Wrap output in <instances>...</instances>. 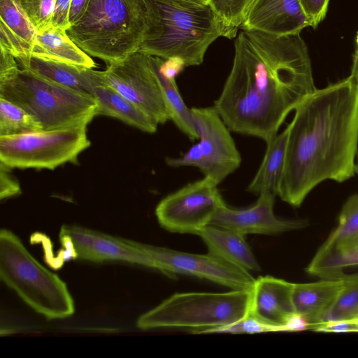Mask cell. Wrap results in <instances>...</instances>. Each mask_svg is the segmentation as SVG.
<instances>
[{
	"instance_id": "obj_1",
	"label": "cell",
	"mask_w": 358,
	"mask_h": 358,
	"mask_svg": "<svg viewBox=\"0 0 358 358\" xmlns=\"http://www.w3.org/2000/svg\"><path fill=\"white\" fill-rule=\"evenodd\" d=\"M316 90L308 48L299 34L242 30L230 73L214 107L236 133L265 142Z\"/></svg>"
},
{
	"instance_id": "obj_2",
	"label": "cell",
	"mask_w": 358,
	"mask_h": 358,
	"mask_svg": "<svg viewBox=\"0 0 358 358\" xmlns=\"http://www.w3.org/2000/svg\"><path fill=\"white\" fill-rule=\"evenodd\" d=\"M294 110L278 196L299 207L324 180L343 182L355 175L358 85L349 76L316 89Z\"/></svg>"
},
{
	"instance_id": "obj_3",
	"label": "cell",
	"mask_w": 358,
	"mask_h": 358,
	"mask_svg": "<svg viewBox=\"0 0 358 358\" xmlns=\"http://www.w3.org/2000/svg\"><path fill=\"white\" fill-rule=\"evenodd\" d=\"M144 1L147 29L138 51L145 55L164 59L178 57L186 66H199L215 40L237 36L238 29L227 25L209 4Z\"/></svg>"
},
{
	"instance_id": "obj_4",
	"label": "cell",
	"mask_w": 358,
	"mask_h": 358,
	"mask_svg": "<svg viewBox=\"0 0 358 358\" xmlns=\"http://www.w3.org/2000/svg\"><path fill=\"white\" fill-rule=\"evenodd\" d=\"M146 29L144 0H91L67 34L85 52L108 65L138 52Z\"/></svg>"
},
{
	"instance_id": "obj_5",
	"label": "cell",
	"mask_w": 358,
	"mask_h": 358,
	"mask_svg": "<svg viewBox=\"0 0 358 358\" xmlns=\"http://www.w3.org/2000/svg\"><path fill=\"white\" fill-rule=\"evenodd\" d=\"M0 279L48 320L64 319L75 312L66 284L38 262L7 229L0 231Z\"/></svg>"
},
{
	"instance_id": "obj_6",
	"label": "cell",
	"mask_w": 358,
	"mask_h": 358,
	"mask_svg": "<svg viewBox=\"0 0 358 358\" xmlns=\"http://www.w3.org/2000/svg\"><path fill=\"white\" fill-rule=\"evenodd\" d=\"M251 299L252 289L176 293L142 314L136 326L144 330L173 328L208 334L248 315Z\"/></svg>"
},
{
	"instance_id": "obj_7",
	"label": "cell",
	"mask_w": 358,
	"mask_h": 358,
	"mask_svg": "<svg viewBox=\"0 0 358 358\" xmlns=\"http://www.w3.org/2000/svg\"><path fill=\"white\" fill-rule=\"evenodd\" d=\"M0 96L32 115L43 130L87 125L97 115L94 97L40 78L20 68L0 82Z\"/></svg>"
},
{
	"instance_id": "obj_8",
	"label": "cell",
	"mask_w": 358,
	"mask_h": 358,
	"mask_svg": "<svg viewBox=\"0 0 358 358\" xmlns=\"http://www.w3.org/2000/svg\"><path fill=\"white\" fill-rule=\"evenodd\" d=\"M87 125L0 136V164L9 169L53 170L75 162L90 145Z\"/></svg>"
},
{
	"instance_id": "obj_9",
	"label": "cell",
	"mask_w": 358,
	"mask_h": 358,
	"mask_svg": "<svg viewBox=\"0 0 358 358\" xmlns=\"http://www.w3.org/2000/svg\"><path fill=\"white\" fill-rule=\"evenodd\" d=\"M191 112L199 141L182 155L166 158V162L171 167H196L219 185L239 167L240 152L214 106L192 108Z\"/></svg>"
},
{
	"instance_id": "obj_10",
	"label": "cell",
	"mask_w": 358,
	"mask_h": 358,
	"mask_svg": "<svg viewBox=\"0 0 358 358\" xmlns=\"http://www.w3.org/2000/svg\"><path fill=\"white\" fill-rule=\"evenodd\" d=\"M217 185L204 177L167 195L155 208L158 222L171 232L197 235L225 203Z\"/></svg>"
},
{
	"instance_id": "obj_11",
	"label": "cell",
	"mask_w": 358,
	"mask_h": 358,
	"mask_svg": "<svg viewBox=\"0 0 358 358\" xmlns=\"http://www.w3.org/2000/svg\"><path fill=\"white\" fill-rule=\"evenodd\" d=\"M148 257V268L172 277L186 275L205 279L231 289H252L255 278L241 269L210 253L199 255L178 251L133 241Z\"/></svg>"
},
{
	"instance_id": "obj_12",
	"label": "cell",
	"mask_w": 358,
	"mask_h": 358,
	"mask_svg": "<svg viewBox=\"0 0 358 358\" xmlns=\"http://www.w3.org/2000/svg\"><path fill=\"white\" fill-rule=\"evenodd\" d=\"M102 72L106 85L133 102L158 124L170 120L153 56L138 51L108 64Z\"/></svg>"
},
{
	"instance_id": "obj_13",
	"label": "cell",
	"mask_w": 358,
	"mask_h": 358,
	"mask_svg": "<svg viewBox=\"0 0 358 358\" xmlns=\"http://www.w3.org/2000/svg\"><path fill=\"white\" fill-rule=\"evenodd\" d=\"M59 239L67 257L94 262L121 261L148 268V257L131 240L76 225H63Z\"/></svg>"
},
{
	"instance_id": "obj_14",
	"label": "cell",
	"mask_w": 358,
	"mask_h": 358,
	"mask_svg": "<svg viewBox=\"0 0 358 358\" xmlns=\"http://www.w3.org/2000/svg\"><path fill=\"white\" fill-rule=\"evenodd\" d=\"M275 195L270 192L259 194L256 203L244 209L221 206L210 224L227 229L244 236L247 234L276 235L303 229L308 222L302 219L285 220L274 213Z\"/></svg>"
},
{
	"instance_id": "obj_15",
	"label": "cell",
	"mask_w": 358,
	"mask_h": 358,
	"mask_svg": "<svg viewBox=\"0 0 358 358\" xmlns=\"http://www.w3.org/2000/svg\"><path fill=\"white\" fill-rule=\"evenodd\" d=\"M293 287L294 283L271 275L255 279L250 314L275 327L278 331L306 329L304 323L295 313Z\"/></svg>"
},
{
	"instance_id": "obj_16",
	"label": "cell",
	"mask_w": 358,
	"mask_h": 358,
	"mask_svg": "<svg viewBox=\"0 0 358 358\" xmlns=\"http://www.w3.org/2000/svg\"><path fill=\"white\" fill-rule=\"evenodd\" d=\"M309 26L299 0H252L240 28L282 36L299 34Z\"/></svg>"
},
{
	"instance_id": "obj_17",
	"label": "cell",
	"mask_w": 358,
	"mask_h": 358,
	"mask_svg": "<svg viewBox=\"0 0 358 358\" xmlns=\"http://www.w3.org/2000/svg\"><path fill=\"white\" fill-rule=\"evenodd\" d=\"M343 287L341 277L294 283L292 301L295 313L303 322L306 329L315 331L325 323Z\"/></svg>"
},
{
	"instance_id": "obj_18",
	"label": "cell",
	"mask_w": 358,
	"mask_h": 358,
	"mask_svg": "<svg viewBox=\"0 0 358 358\" xmlns=\"http://www.w3.org/2000/svg\"><path fill=\"white\" fill-rule=\"evenodd\" d=\"M16 59L20 69L83 94L94 97V90L98 86L106 85L102 71L31 56Z\"/></svg>"
},
{
	"instance_id": "obj_19",
	"label": "cell",
	"mask_w": 358,
	"mask_h": 358,
	"mask_svg": "<svg viewBox=\"0 0 358 358\" xmlns=\"http://www.w3.org/2000/svg\"><path fill=\"white\" fill-rule=\"evenodd\" d=\"M37 31L19 0H0V48L15 58L30 56Z\"/></svg>"
},
{
	"instance_id": "obj_20",
	"label": "cell",
	"mask_w": 358,
	"mask_h": 358,
	"mask_svg": "<svg viewBox=\"0 0 358 358\" xmlns=\"http://www.w3.org/2000/svg\"><path fill=\"white\" fill-rule=\"evenodd\" d=\"M197 236L206 245L208 253L248 272L261 270L244 235L209 224Z\"/></svg>"
},
{
	"instance_id": "obj_21",
	"label": "cell",
	"mask_w": 358,
	"mask_h": 358,
	"mask_svg": "<svg viewBox=\"0 0 358 358\" xmlns=\"http://www.w3.org/2000/svg\"><path fill=\"white\" fill-rule=\"evenodd\" d=\"M30 56L87 69L96 66L91 57L72 41L66 30L52 25L37 31Z\"/></svg>"
},
{
	"instance_id": "obj_22",
	"label": "cell",
	"mask_w": 358,
	"mask_h": 358,
	"mask_svg": "<svg viewBox=\"0 0 358 358\" xmlns=\"http://www.w3.org/2000/svg\"><path fill=\"white\" fill-rule=\"evenodd\" d=\"M358 266V238L322 244L306 268L308 274L320 278H338L344 269Z\"/></svg>"
},
{
	"instance_id": "obj_23",
	"label": "cell",
	"mask_w": 358,
	"mask_h": 358,
	"mask_svg": "<svg viewBox=\"0 0 358 358\" xmlns=\"http://www.w3.org/2000/svg\"><path fill=\"white\" fill-rule=\"evenodd\" d=\"M97 103V115L117 118L124 123L147 133H155L158 123L133 102L108 85L94 90Z\"/></svg>"
},
{
	"instance_id": "obj_24",
	"label": "cell",
	"mask_w": 358,
	"mask_h": 358,
	"mask_svg": "<svg viewBox=\"0 0 358 358\" xmlns=\"http://www.w3.org/2000/svg\"><path fill=\"white\" fill-rule=\"evenodd\" d=\"M288 127L279 134L266 141V149L263 160L247 190L255 194L270 192L278 194L285 162Z\"/></svg>"
},
{
	"instance_id": "obj_25",
	"label": "cell",
	"mask_w": 358,
	"mask_h": 358,
	"mask_svg": "<svg viewBox=\"0 0 358 358\" xmlns=\"http://www.w3.org/2000/svg\"><path fill=\"white\" fill-rule=\"evenodd\" d=\"M155 69L161 85L170 120L190 140L199 138V134L191 109L185 103L177 87L176 80H169L159 71V57H154Z\"/></svg>"
},
{
	"instance_id": "obj_26",
	"label": "cell",
	"mask_w": 358,
	"mask_h": 358,
	"mask_svg": "<svg viewBox=\"0 0 358 358\" xmlns=\"http://www.w3.org/2000/svg\"><path fill=\"white\" fill-rule=\"evenodd\" d=\"M43 130L41 124L29 112L0 96V136Z\"/></svg>"
},
{
	"instance_id": "obj_27",
	"label": "cell",
	"mask_w": 358,
	"mask_h": 358,
	"mask_svg": "<svg viewBox=\"0 0 358 358\" xmlns=\"http://www.w3.org/2000/svg\"><path fill=\"white\" fill-rule=\"evenodd\" d=\"M341 278L343 289L324 324L350 321L358 313V273H345Z\"/></svg>"
},
{
	"instance_id": "obj_28",
	"label": "cell",
	"mask_w": 358,
	"mask_h": 358,
	"mask_svg": "<svg viewBox=\"0 0 358 358\" xmlns=\"http://www.w3.org/2000/svg\"><path fill=\"white\" fill-rule=\"evenodd\" d=\"M358 234V194L350 196L345 201L338 217L336 229L328 240L340 241L352 238Z\"/></svg>"
},
{
	"instance_id": "obj_29",
	"label": "cell",
	"mask_w": 358,
	"mask_h": 358,
	"mask_svg": "<svg viewBox=\"0 0 358 358\" xmlns=\"http://www.w3.org/2000/svg\"><path fill=\"white\" fill-rule=\"evenodd\" d=\"M252 1L208 0V4L227 25L238 29Z\"/></svg>"
},
{
	"instance_id": "obj_30",
	"label": "cell",
	"mask_w": 358,
	"mask_h": 358,
	"mask_svg": "<svg viewBox=\"0 0 358 358\" xmlns=\"http://www.w3.org/2000/svg\"><path fill=\"white\" fill-rule=\"evenodd\" d=\"M19 1L37 31L51 25L55 0H19Z\"/></svg>"
},
{
	"instance_id": "obj_31",
	"label": "cell",
	"mask_w": 358,
	"mask_h": 358,
	"mask_svg": "<svg viewBox=\"0 0 358 358\" xmlns=\"http://www.w3.org/2000/svg\"><path fill=\"white\" fill-rule=\"evenodd\" d=\"M271 331H278V330L275 327L270 325L249 314L245 317L229 325L211 330L208 334H255Z\"/></svg>"
},
{
	"instance_id": "obj_32",
	"label": "cell",
	"mask_w": 358,
	"mask_h": 358,
	"mask_svg": "<svg viewBox=\"0 0 358 358\" xmlns=\"http://www.w3.org/2000/svg\"><path fill=\"white\" fill-rule=\"evenodd\" d=\"M310 22V27L316 28L326 16L329 0H299Z\"/></svg>"
},
{
	"instance_id": "obj_33",
	"label": "cell",
	"mask_w": 358,
	"mask_h": 358,
	"mask_svg": "<svg viewBox=\"0 0 358 358\" xmlns=\"http://www.w3.org/2000/svg\"><path fill=\"white\" fill-rule=\"evenodd\" d=\"M10 169L0 164V199H7L21 193L19 183L10 174Z\"/></svg>"
},
{
	"instance_id": "obj_34",
	"label": "cell",
	"mask_w": 358,
	"mask_h": 358,
	"mask_svg": "<svg viewBox=\"0 0 358 358\" xmlns=\"http://www.w3.org/2000/svg\"><path fill=\"white\" fill-rule=\"evenodd\" d=\"M71 0H55L54 9L51 18V25L68 30L69 23V12Z\"/></svg>"
},
{
	"instance_id": "obj_35",
	"label": "cell",
	"mask_w": 358,
	"mask_h": 358,
	"mask_svg": "<svg viewBox=\"0 0 358 358\" xmlns=\"http://www.w3.org/2000/svg\"><path fill=\"white\" fill-rule=\"evenodd\" d=\"M0 82L15 75L20 70L16 58L9 52L0 48Z\"/></svg>"
},
{
	"instance_id": "obj_36",
	"label": "cell",
	"mask_w": 358,
	"mask_h": 358,
	"mask_svg": "<svg viewBox=\"0 0 358 358\" xmlns=\"http://www.w3.org/2000/svg\"><path fill=\"white\" fill-rule=\"evenodd\" d=\"M185 66L183 60L178 57L166 59L159 58V71L163 76L169 80H176L177 76Z\"/></svg>"
},
{
	"instance_id": "obj_37",
	"label": "cell",
	"mask_w": 358,
	"mask_h": 358,
	"mask_svg": "<svg viewBox=\"0 0 358 358\" xmlns=\"http://www.w3.org/2000/svg\"><path fill=\"white\" fill-rule=\"evenodd\" d=\"M91 0H71L69 12V23L73 25L86 12Z\"/></svg>"
},
{
	"instance_id": "obj_38",
	"label": "cell",
	"mask_w": 358,
	"mask_h": 358,
	"mask_svg": "<svg viewBox=\"0 0 358 358\" xmlns=\"http://www.w3.org/2000/svg\"><path fill=\"white\" fill-rule=\"evenodd\" d=\"M358 85V31L355 40V52L353 55L351 73L350 75Z\"/></svg>"
},
{
	"instance_id": "obj_39",
	"label": "cell",
	"mask_w": 358,
	"mask_h": 358,
	"mask_svg": "<svg viewBox=\"0 0 358 358\" xmlns=\"http://www.w3.org/2000/svg\"><path fill=\"white\" fill-rule=\"evenodd\" d=\"M180 3H186L196 5H207L208 4V0H167Z\"/></svg>"
},
{
	"instance_id": "obj_40",
	"label": "cell",
	"mask_w": 358,
	"mask_h": 358,
	"mask_svg": "<svg viewBox=\"0 0 358 358\" xmlns=\"http://www.w3.org/2000/svg\"><path fill=\"white\" fill-rule=\"evenodd\" d=\"M357 164H355V172L358 173V150H357Z\"/></svg>"
},
{
	"instance_id": "obj_41",
	"label": "cell",
	"mask_w": 358,
	"mask_h": 358,
	"mask_svg": "<svg viewBox=\"0 0 358 358\" xmlns=\"http://www.w3.org/2000/svg\"><path fill=\"white\" fill-rule=\"evenodd\" d=\"M352 320L358 322V313H357L356 317Z\"/></svg>"
},
{
	"instance_id": "obj_42",
	"label": "cell",
	"mask_w": 358,
	"mask_h": 358,
	"mask_svg": "<svg viewBox=\"0 0 358 358\" xmlns=\"http://www.w3.org/2000/svg\"><path fill=\"white\" fill-rule=\"evenodd\" d=\"M357 236L358 238V234L357 236Z\"/></svg>"
}]
</instances>
